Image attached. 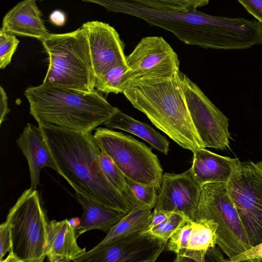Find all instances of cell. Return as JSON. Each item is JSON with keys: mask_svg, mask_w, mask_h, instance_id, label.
Listing matches in <instances>:
<instances>
[{"mask_svg": "<svg viewBox=\"0 0 262 262\" xmlns=\"http://www.w3.org/2000/svg\"><path fill=\"white\" fill-rule=\"evenodd\" d=\"M61 176L83 196L105 207L127 214L129 202L108 181L101 169V150L91 133L38 125Z\"/></svg>", "mask_w": 262, "mask_h": 262, "instance_id": "1", "label": "cell"}, {"mask_svg": "<svg viewBox=\"0 0 262 262\" xmlns=\"http://www.w3.org/2000/svg\"><path fill=\"white\" fill-rule=\"evenodd\" d=\"M123 94L133 106L179 145L192 152L205 148L187 108L180 71L133 79Z\"/></svg>", "mask_w": 262, "mask_h": 262, "instance_id": "2", "label": "cell"}, {"mask_svg": "<svg viewBox=\"0 0 262 262\" xmlns=\"http://www.w3.org/2000/svg\"><path fill=\"white\" fill-rule=\"evenodd\" d=\"M30 113L38 125L92 133L116 112L98 91H80L42 83L24 92Z\"/></svg>", "mask_w": 262, "mask_h": 262, "instance_id": "3", "label": "cell"}, {"mask_svg": "<svg viewBox=\"0 0 262 262\" xmlns=\"http://www.w3.org/2000/svg\"><path fill=\"white\" fill-rule=\"evenodd\" d=\"M40 41L49 59L42 83L86 92L95 91L96 77L83 28L65 33L50 34Z\"/></svg>", "mask_w": 262, "mask_h": 262, "instance_id": "4", "label": "cell"}, {"mask_svg": "<svg viewBox=\"0 0 262 262\" xmlns=\"http://www.w3.org/2000/svg\"><path fill=\"white\" fill-rule=\"evenodd\" d=\"M94 139L127 179L159 190L163 169L151 148L132 137L104 127L95 129Z\"/></svg>", "mask_w": 262, "mask_h": 262, "instance_id": "5", "label": "cell"}, {"mask_svg": "<svg viewBox=\"0 0 262 262\" xmlns=\"http://www.w3.org/2000/svg\"><path fill=\"white\" fill-rule=\"evenodd\" d=\"M202 219L216 224V245L229 259L252 247L228 193L227 183L201 186L194 221Z\"/></svg>", "mask_w": 262, "mask_h": 262, "instance_id": "6", "label": "cell"}, {"mask_svg": "<svg viewBox=\"0 0 262 262\" xmlns=\"http://www.w3.org/2000/svg\"><path fill=\"white\" fill-rule=\"evenodd\" d=\"M5 221L10 227V252L25 262L46 257L49 222L36 190H25L9 210Z\"/></svg>", "mask_w": 262, "mask_h": 262, "instance_id": "7", "label": "cell"}, {"mask_svg": "<svg viewBox=\"0 0 262 262\" xmlns=\"http://www.w3.org/2000/svg\"><path fill=\"white\" fill-rule=\"evenodd\" d=\"M227 189L251 246L261 243L262 162H241Z\"/></svg>", "mask_w": 262, "mask_h": 262, "instance_id": "8", "label": "cell"}, {"mask_svg": "<svg viewBox=\"0 0 262 262\" xmlns=\"http://www.w3.org/2000/svg\"><path fill=\"white\" fill-rule=\"evenodd\" d=\"M180 77L192 122L204 148H230L228 118L195 83L181 72Z\"/></svg>", "mask_w": 262, "mask_h": 262, "instance_id": "9", "label": "cell"}, {"mask_svg": "<svg viewBox=\"0 0 262 262\" xmlns=\"http://www.w3.org/2000/svg\"><path fill=\"white\" fill-rule=\"evenodd\" d=\"M217 226L211 220L189 221L171 236L166 249L173 252V262H206L208 250L216 245Z\"/></svg>", "mask_w": 262, "mask_h": 262, "instance_id": "10", "label": "cell"}, {"mask_svg": "<svg viewBox=\"0 0 262 262\" xmlns=\"http://www.w3.org/2000/svg\"><path fill=\"white\" fill-rule=\"evenodd\" d=\"M126 62L128 81L148 74L180 71L177 53L160 36L143 38L126 56Z\"/></svg>", "mask_w": 262, "mask_h": 262, "instance_id": "11", "label": "cell"}, {"mask_svg": "<svg viewBox=\"0 0 262 262\" xmlns=\"http://www.w3.org/2000/svg\"><path fill=\"white\" fill-rule=\"evenodd\" d=\"M96 80L111 69L126 65L124 44L117 31L108 24L97 20L84 23Z\"/></svg>", "mask_w": 262, "mask_h": 262, "instance_id": "12", "label": "cell"}, {"mask_svg": "<svg viewBox=\"0 0 262 262\" xmlns=\"http://www.w3.org/2000/svg\"><path fill=\"white\" fill-rule=\"evenodd\" d=\"M201 191L190 169L181 174L165 172L154 210L179 213L194 221Z\"/></svg>", "mask_w": 262, "mask_h": 262, "instance_id": "13", "label": "cell"}, {"mask_svg": "<svg viewBox=\"0 0 262 262\" xmlns=\"http://www.w3.org/2000/svg\"><path fill=\"white\" fill-rule=\"evenodd\" d=\"M18 147L26 157L29 168L31 188L36 190L40 183L41 169H58L39 127L28 123L16 140Z\"/></svg>", "mask_w": 262, "mask_h": 262, "instance_id": "14", "label": "cell"}, {"mask_svg": "<svg viewBox=\"0 0 262 262\" xmlns=\"http://www.w3.org/2000/svg\"><path fill=\"white\" fill-rule=\"evenodd\" d=\"M34 0L17 4L5 15L1 29L15 35L35 38L39 40L50 35Z\"/></svg>", "mask_w": 262, "mask_h": 262, "instance_id": "15", "label": "cell"}, {"mask_svg": "<svg viewBox=\"0 0 262 262\" xmlns=\"http://www.w3.org/2000/svg\"><path fill=\"white\" fill-rule=\"evenodd\" d=\"M193 153L192 165L189 169L201 186L210 183H227L241 162L237 158L220 156L205 148Z\"/></svg>", "mask_w": 262, "mask_h": 262, "instance_id": "16", "label": "cell"}, {"mask_svg": "<svg viewBox=\"0 0 262 262\" xmlns=\"http://www.w3.org/2000/svg\"><path fill=\"white\" fill-rule=\"evenodd\" d=\"M76 229L65 219L52 220L47 227L45 255L49 261L60 260L69 262L85 251L77 244Z\"/></svg>", "mask_w": 262, "mask_h": 262, "instance_id": "17", "label": "cell"}, {"mask_svg": "<svg viewBox=\"0 0 262 262\" xmlns=\"http://www.w3.org/2000/svg\"><path fill=\"white\" fill-rule=\"evenodd\" d=\"M76 197L83 210L80 224L76 229L77 237L92 229L107 233L126 214L102 206L77 192Z\"/></svg>", "mask_w": 262, "mask_h": 262, "instance_id": "18", "label": "cell"}, {"mask_svg": "<svg viewBox=\"0 0 262 262\" xmlns=\"http://www.w3.org/2000/svg\"><path fill=\"white\" fill-rule=\"evenodd\" d=\"M104 125L109 128L119 129L132 134L165 155L168 152L169 142L164 136L150 125L135 119L119 108Z\"/></svg>", "mask_w": 262, "mask_h": 262, "instance_id": "19", "label": "cell"}, {"mask_svg": "<svg viewBox=\"0 0 262 262\" xmlns=\"http://www.w3.org/2000/svg\"><path fill=\"white\" fill-rule=\"evenodd\" d=\"M152 216L147 207L134 208L117 223L96 247L109 243L121 236L147 231Z\"/></svg>", "mask_w": 262, "mask_h": 262, "instance_id": "20", "label": "cell"}, {"mask_svg": "<svg viewBox=\"0 0 262 262\" xmlns=\"http://www.w3.org/2000/svg\"><path fill=\"white\" fill-rule=\"evenodd\" d=\"M99 160L102 171L110 184L129 202L133 208L141 207L128 185L127 178L113 160L101 150Z\"/></svg>", "mask_w": 262, "mask_h": 262, "instance_id": "21", "label": "cell"}, {"mask_svg": "<svg viewBox=\"0 0 262 262\" xmlns=\"http://www.w3.org/2000/svg\"><path fill=\"white\" fill-rule=\"evenodd\" d=\"M127 65L122 64L114 67L100 78L96 79L95 90L105 94L123 93L128 83Z\"/></svg>", "mask_w": 262, "mask_h": 262, "instance_id": "22", "label": "cell"}, {"mask_svg": "<svg viewBox=\"0 0 262 262\" xmlns=\"http://www.w3.org/2000/svg\"><path fill=\"white\" fill-rule=\"evenodd\" d=\"M139 5L148 9L159 11H180L196 9L206 5L209 1H135Z\"/></svg>", "mask_w": 262, "mask_h": 262, "instance_id": "23", "label": "cell"}, {"mask_svg": "<svg viewBox=\"0 0 262 262\" xmlns=\"http://www.w3.org/2000/svg\"><path fill=\"white\" fill-rule=\"evenodd\" d=\"M191 221L183 214L171 212L167 219L161 224L151 228L148 231L155 237L167 242L174 232L182 225Z\"/></svg>", "mask_w": 262, "mask_h": 262, "instance_id": "24", "label": "cell"}, {"mask_svg": "<svg viewBox=\"0 0 262 262\" xmlns=\"http://www.w3.org/2000/svg\"><path fill=\"white\" fill-rule=\"evenodd\" d=\"M128 185L141 207L151 209L155 207L158 199V189L152 185H144L127 179Z\"/></svg>", "mask_w": 262, "mask_h": 262, "instance_id": "25", "label": "cell"}, {"mask_svg": "<svg viewBox=\"0 0 262 262\" xmlns=\"http://www.w3.org/2000/svg\"><path fill=\"white\" fill-rule=\"evenodd\" d=\"M19 42L15 35L0 30V69H4L11 62Z\"/></svg>", "mask_w": 262, "mask_h": 262, "instance_id": "26", "label": "cell"}, {"mask_svg": "<svg viewBox=\"0 0 262 262\" xmlns=\"http://www.w3.org/2000/svg\"><path fill=\"white\" fill-rule=\"evenodd\" d=\"M231 262H262V243L230 259Z\"/></svg>", "mask_w": 262, "mask_h": 262, "instance_id": "27", "label": "cell"}, {"mask_svg": "<svg viewBox=\"0 0 262 262\" xmlns=\"http://www.w3.org/2000/svg\"><path fill=\"white\" fill-rule=\"evenodd\" d=\"M0 258L1 261L8 252H11L12 240L9 224L5 221L0 226Z\"/></svg>", "mask_w": 262, "mask_h": 262, "instance_id": "28", "label": "cell"}, {"mask_svg": "<svg viewBox=\"0 0 262 262\" xmlns=\"http://www.w3.org/2000/svg\"><path fill=\"white\" fill-rule=\"evenodd\" d=\"M246 10L262 24V0H238Z\"/></svg>", "mask_w": 262, "mask_h": 262, "instance_id": "29", "label": "cell"}, {"mask_svg": "<svg viewBox=\"0 0 262 262\" xmlns=\"http://www.w3.org/2000/svg\"><path fill=\"white\" fill-rule=\"evenodd\" d=\"M10 110L8 107V97L6 93L2 88L0 86V124H2L5 121L7 114Z\"/></svg>", "mask_w": 262, "mask_h": 262, "instance_id": "30", "label": "cell"}, {"mask_svg": "<svg viewBox=\"0 0 262 262\" xmlns=\"http://www.w3.org/2000/svg\"><path fill=\"white\" fill-rule=\"evenodd\" d=\"M222 251L216 246L209 249L206 255V262H229V259L224 258Z\"/></svg>", "mask_w": 262, "mask_h": 262, "instance_id": "31", "label": "cell"}, {"mask_svg": "<svg viewBox=\"0 0 262 262\" xmlns=\"http://www.w3.org/2000/svg\"><path fill=\"white\" fill-rule=\"evenodd\" d=\"M171 213V212H168L163 210H154L152 211V219L147 230L165 222L169 217Z\"/></svg>", "mask_w": 262, "mask_h": 262, "instance_id": "32", "label": "cell"}, {"mask_svg": "<svg viewBox=\"0 0 262 262\" xmlns=\"http://www.w3.org/2000/svg\"><path fill=\"white\" fill-rule=\"evenodd\" d=\"M49 19L53 25L57 26H62L66 23V16L64 12L56 10L50 14Z\"/></svg>", "mask_w": 262, "mask_h": 262, "instance_id": "33", "label": "cell"}, {"mask_svg": "<svg viewBox=\"0 0 262 262\" xmlns=\"http://www.w3.org/2000/svg\"><path fill=\"white\" fill-rule=\"evenodd\" d=\"M1 262H25L17 257H16L12 252H9V254L7 257L4 260L1 261Z\"/></svg>", "mask_w": 262, "mask_h": 262, "instance_id": "34", "label": "cell"}, {"mask_svg": "<svg viewBox=\"0 0 262 262\" xmlns=\"http://www.w3.org/2000/svg\"><path fill=\"white\" fill-rule=\"evenodd\" d=\"M45 258V257H43L39 259H37V260H36L35 261H31V262H43Z\"/></svg>", "mask_w": 262, "mask_h": 262, "instance_id": "35", "label": "cell"}, {"mask_svg": "<svg viewBox=\"0 0 262 262\" xmlns=\"http://www.w3.org/2000/svg\"><path fill=\"white\" fill-rule=\"evenodd\" d=\"M48 262H67V261L60 260H54V261H49Z\"/></svg>", "mask_w": 262, "mask_h": 262, "instance_id": "36", "label": "cell"}, {"mask_svg": "<svg viewBox=\"0 0 262 262\" xmlns=\"http://www.w3.org/2000/svg\"><path fill=\"white\" fill-rule=\"evenodd\" d=\"M229 262H231V261H230V259H229Z\"/></svg>", "mask_w": 262, "mask_h": 262, "instance_id": "37", "label": "cell"}]
</instances>
